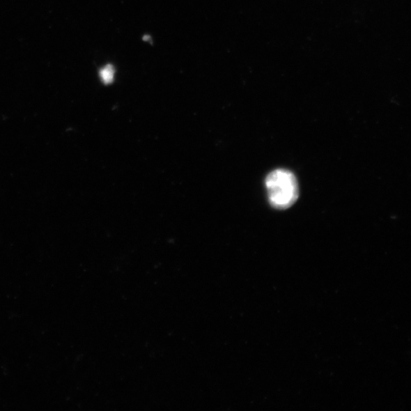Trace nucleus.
<instances>
[{
  "instance_id": "nucleus-1",
  "label": "nucleus",
  "mask_w": 411,
  "mask_h": 411,
  "mask_svg": "<svg viewBox=\"0 0 411 411\" xmlns=\"http://www.w3.org/2000/svg\"><path fill=\"white\" fill-rule=\"evenodd\" d=\"M269 203L277 210H286L297 201L299 185L297 178L289 170L276 169L266 178Z\"/></svg>"
},
{
  "instance_id": "nucleus-2",
  "label": "nucleus",
  "mask_w": 411,
  "mask_h": 411,
  "mask_svg": "<svg viewBox=\"0 0 411 411\" xmlns=\"http://www.w3.org/2000/svg\"><path fill=\"white\" fill-rule=\"evenodd\" d=\"M115 69L111 64L106 65L100 71V77L105 85L111 84L114 79Z\"/></svg>"
}]
</instances>
